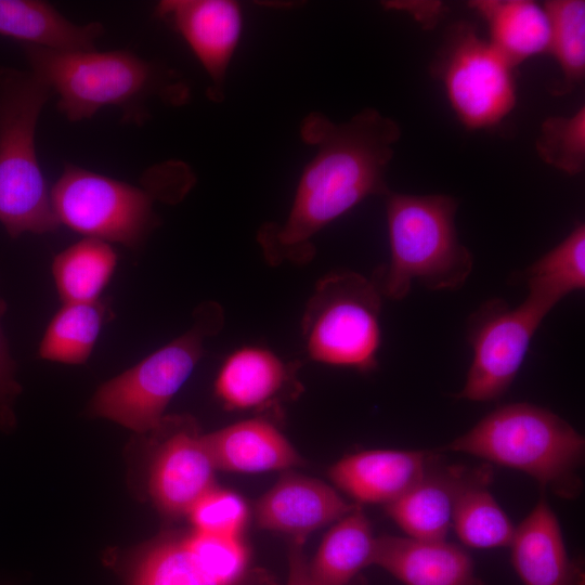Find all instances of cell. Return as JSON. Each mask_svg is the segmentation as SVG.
Wrapping results in <instances>:
<instances>
[{
  "mask_svg": "<svg viewBox=\"0 0 585 585\" xmlns=\"http://www.w3.org/2000/svg\"><path fill=\"white\" fill-rule=\"evenodd\" d=\"M398 123L366 108L343 123L314 113L302 122L301 136L317 147L300 177L283 223H265L258 243L271 264L307 263L314 236L366 197L387 195L386 171L400 138Z\"/></svg>",
  "mask_w": 585,
  "mask_h": 585,
  "instance_id": "6da1fadb",
  "label": "cell"
},
{
  "mask_svg": "<svg viewBox=\"0 0 585 585\" xmlns=\"http://www.w3.org/2000/svg\"><path fill=\"white\" fill-rule=\"evenodd\" d=\"M443 450L522 471L566 499L576 498L582 491L577 471L584 460V437L559 415L537 405L497 407Z\"/></svg>",
  "mask_w": 585,
  "mask_h": 585,
  "instance_id": "7a4b0ae2",
  "label": "cell"
},
{
  "mask_svg": "<svg viewBox=\"0 0 585 585\" xmlns=\"http://www.w3.org/2000/svg\"><path fill=\"white\" fill-rule=\"evenodd\" d=\"M386 197L390 260L373 281L379 292L401 300L414 281L431 290L460 287L473 261L457 237L455 198L391 192Z\"/></svg>",
  "mask_w": 585,
  "mask_h": 585,
  "instance_id": "3957f363",
  "label": "cell"
},
{
  "mask_svg": "<svg viewBox=\"0 0 585 585\" xmlns=\"http://www.w3.org/2000/svg\"><path fill=\"white\" fill-rule=\"evenodd\" d=\"M53 95L32 72L0 66V223L12 238L61 225L35 143L39 116Z\"/></svg>",
  "mask_w": 585,
  "mask_h": 585,
  "instance_id": "277c9868",
  "label": "cell"
},
{
  "mask_svg": "<svg viewBox=\"0 0 585 585\" xmlns=\"http://www.w3.org/2000/svg\"><path fill=\"white\" fill-rule=\"evenodd\" d=\"M32 72L53 94L72 122L89 119L106 106H117L132 120L144 116L145 101L159 93L157 68L127 50L54 51L23 44Z\"/></svg>",
  "mask_w": 585,
  "mask_h": 585,
  "instance_id": "5b68a950",
  "label": "cell"
},
{
  "mask_svg": "<svg viewBox=\"0 0 585 585\" xmlns=\"http://www.w3.org/2000/svg\"><path fill=\"white\" fill-rule=\"evenodd\" d=\"M223 323L219 303L202 302L184 334L104 382L90 401L89 414L138 433L157 431L169 402L203 356L206 339L219 333Z\"/></svg>",
  "mask_w": 585,
  "mask_h": 585,
  "instance_id": "8992f818",
  "label": "cell"
},
{
  "mask_svg": "<svg viewBox=\"0 0 585 585\" xmlns=\"http://www.w3.org/2000/svg\"><path fill=\"white\" fill-rule=\"evenodd\" d=\"M380 309L381 294L373 281L351 271L324 276L301 322L309 356L332 366L374 369L381 344Z\"/></svg>",
  "mask_w": 585,
  "mask_h": 585,
  "instance_id": "52a82bcc",
  "label": "cell"
},
{
  "mask_svg": "<svg viewBox=\"0 0 585 585\" xmlns=\"http://www.w3.org/2000/svg\"><path fill=\"white\" fill-rule=\"evenodd\" d=\"M155 199L161 197L151 179L140 187L70 164L51 188L60 224L86 237L131 249L141 246L158 223Z\"/></svg>",
  "mask_w": 585,
  "mask_h": 585,
  "instance_id": "ba28073f",
  "label": "cell"
},
{
  "mask_svg": "<svg viewBox=\"0 0 585 585\" xmlns=\"http://www.w3.org/2000/svg\"><path fill=\"white\" fill-rule=\"evenodd\" d=\"M434 68L468 129L494 127L515 107V67L468 24L451 30Z\"/></svg>",
  "mask_w": 585,
  "mask_h": 585,
  "instance_id": "9c48e42d",
  "label": "cell"
},
{
  "mask_svg": "<svg viewBox=\"0 0 585 585\" xmlns=\"http://www.w3.org/2000/svg\"><path fill=\"white\" fill-rule=\"evenodd\" d=\"M545 313L526 302L509 308L493 299L468 321L467 338L472 362L465 385L456 395L473 402L498 400L511 386Z\"/></svg>",
  "mask_w": 585,
  "mask_h": 585,
  "instance_id": "30bf717a",
  "label": "cell"
},
{
  "mask_svg": "<svg viewBox=\"0 0 585 585\" xmlns=\"http://www.w3.org/2000/svg\"><path fill=\"white\" fill-rule=\"evenodd\" d=\"M155 14L185 40L208 74L210 98L222 100L226 70L242 34L239 4L231 0H164Z\"/></svg>",
  "mask_w": 585,
  "mask_h": 585,
  "instance_id": "8fae6325",
  "label": "cell"
},
{
  "mask_svg": "<svg viewBox=\"0 0 585 585\" xmlns=\"http://www.w3.org/2000/svg\"><path fill=\"white\" fill-rule=\"evenodd\" d=\"M216 467L190 420L159 446L150 472V493L160 511L170 517L187 515L196 502L216 486Z\"/></svg>",
  "mask_w": 585,
  "mask_h": 585,
  "instance_id": "7c38bea8",
  "label": "cell"
},
{
  "mask_svg": "<svg viewBox=\"0 0 585 585\" xmlns=\"http://www.w3.org/2000/svg\"><path fill=\"white\" fill-rule=\"evenodd\" d=\"M478 470L479 466L444 464L437 455L418 482L385 510L408 537L444 541L457 500Z\"/></svg>",
  "mask_w": 585,
  "mask_h": 585,
  "instance_id": "4fadbf2b",
  "label": "cell"
},
{
  "mask_svg": "<svg viewBox=\"0 0 585 585\" xmlns=\"http://www.w3.org/2000/svg\"><path fill=\"white\" fill-rule=\"evenodd\" d=\"M435 456L428 451H362L339 459L328 474L359 504L386 506L417 483Z\"/></svg>",
  "mask_w": 585,
  "mask_h": 585,
  "instance_id": "5bb4252c",
  "label": "cell"
},
{
  "mask_svg": "<svg viewBox=\"0 0 585 585\" xmlns=\"http://www.w3.org/2000/svg\"><path fill=\"white\" fill-rule=\"evenodd\" d=\"M354 506L321 480L288 473L257 502L256 520L262 529L306 538L309 533L339 520Z\"/></svg>",
  "mask_w": 585,
  "mask_h": 585,
  "instance_id": "9a60e30c",
  "label": "cell"
},
{
  "mask_svg": "<svg viewBox=\"0 0 585 585\" xmlns=\"http://www.w3.org/2000/svg\"><path fill=\"white\" fill-rule=\"evenodd\" d=\"M370 564L385 569L404 585H484L476 575L470 555L446 540L376 537Z\"/></svg>",
  "mask_w": 585,
  "mask_h": 585,
  "instance_id": "2e32d148",
  "label": "cell"
},
{
  "mask_svg": "<svg viewBox=\"0 0 585 585\" xmlns=\"http://www.w3.org/2000/svg\"><path fill=\"white\" fill-rule=\"evenodd\" d=\"M509 546L524 585H584L581 563L570 558L559 520L544 498L516 528Z\"/></svg>",
  "mask_w": 585,
  "mask_h": 585,
  "instance_id": "e0dca14e",
  "label": "cell"
},
{
  "mask_svg": "<svg viewBox=\"0 0 585 585\" xmlns=\"http://www.w3.org/2000/svg\"><path fill=\"white\" fill-rule=\"evenodd\" d=\"M203 438L216 469L255 473L302 463L287 438L262 418L242 420Z\"/></svg>",
  "mask_w": 585,
  "mask_h": 585,
  "instance_id": "ac0fdd59",
  "label": "cell"
},
{
  "mask_svg": "<svg viewBox=\"0 0 585 585\" xmlns=\"http://www.w3.org/2000/svg\"><path fill=\"white\" fill-rule=\"evenodd\" d=\"M292 378V367L269 349L246 346L222 363L214 393L229 410H258L273 402Z\"/></svg>",
  "mask_w": 585,
  "mask_h": 585,
  "instance_id": "d6986e66",
  "label": "cell"
},
{
  "mask_svg": "<svg viewBox=\"0 0 585 585\" xmlns=\"http://www.w3.org/2000/svg\"><path fill=\"white\" fill-rule=\"evenodd\" d=\"M99 22L78 25L38 0H0V35L54 51H94L103 35Z\"/></svg>",
  "mask_w": 585,
  "mask_h": 585,
  "instance_id": "ffe728a7",
  "label": "cell"
},
{
  "mask_svg": "<svg viewBox=\"0 0 585 585\" xmlns=\"http://www.w3.org/2000/svg\"><path fill=\"white\" fill-rule=\"evenodd\" d=\"M469 6L486 23L491 44L515 67L549 49L550 23L531 0H474Z\"/></svg>",
  "mask_w": 585,
  "mask_h": 585,
  "instance_id": "44dd1931",
  "label": "cell"
},
{
  "mask_svg": "<svg viewBox=\"0 0 585 585\" xmlns=\"http://www.w3.org/2000/svg\"><path fill=\"white\" fill-rule=\"evenodd\" d=\"M376 537L360 504L336 521L324 536L311 563L313 585H351L370 566Z\"/></svg>",
  "mask_w": 585,
  "mask_h": 585,
  "instance_id": "7402d4cb",
  "label": "cell"
},
{
  "mask_svg": "<svg viewBox=\"0 0 585 585\" xmlns=\"http://www.w3.org/2000/svg\"><path fill=\"white\" fill-rule=\"evenodd\" d=\"M493 474L490 463L480 465L454 510L452 528L460 542L471 548L506 547L515 534L516 526L489 490Z\"/></svg>",
  "mask_w": 585,
  "mask_h": 585,
  "instance_id": "603a6c76",
  "label": "cell"
},
{
  "mask_svg": "<svg viewBox=\"0 0 585 585\" xmlns=\"http://www.w3.org/2000/svg\"><path fill=\"white\" fill-rule=\"evenodd\" d=\"M118 256L109 243L84 237L57 253L52 275L63 303L95 302L108 285Z\"/></svg>",
  "mask_w": 585,
  "mask_h": 585,
  "instance_id": "cb8c5ba5",
  "label": "cell"
},
{
  "mask_svg": "<svg viewBox=\"0 0 585 585\" xmlns=\"http://www.w3.org/2000/svg\"><path fill=\"white\" fill-rule=\"evenodd\" d=\"M526 302L545 313L585 286V226L578 223L526 271Z\"/></svg>",
  "mask_w": 585,
  "mask_h": 585,
  "instance_id": "d4e9b609",
  "label": "cell"
},
{
  "mask_svg": "<svg viewBox=\"0 0 585 585\" xmlns=\"http://www.w3.org/2000/svg\"><path fill=\"white\" fill-rule=\"evenodd\" d=\"M106 317L107 307L101 299L63 303L46 328L38 355L42 360L69 365L86 363Z\"/></svg>",
  "mask_w": 585,
  "mask_h": 585,
  "instance_id": "484cf974",
  "label": "cell"
},
{
  "mask_svg": "<svg viewBox=\"0 0 585 585\" xmlns=\"http://www.w3.org/2000/svg\"><path fill=\"white\" fill-rule=\"evenodd\" d=\"M128 585H223L187 548L184 537L166 538L144 549L132 563Z\"/></svg>",
  "mask_w": 585,
  "mask_h": 585,
  "instance_id": "4316f807",
  "label": "cell"
},
{
  "mask_svg": "<svg viewBox=\"0 0 585 585\" xmlns=\"http://www.w3.org/2000/svg\"><path fill=\"white\" fill-rule=\"evenodd\" d=\"M550 23L548 51L562 73L558 92L564 93L583 81L585 76V2L550 0L543 4Z\"/></svg>",
  "mask_w": 585,
  "mask_h": 585,
  "instance_id": "83f0119b",
  "label": "cell"
},
{
  "mask_svg": "<svg viewBox=\"0 0 585 585\" xmlns=\"http://www.w3.org/2000/svg\"><path fill=\"white\" fill-rule=\"evenodd\" d=\"M538 156L551 167L570 176L585 167V107L568 117H549L536 140Z\"/></svg>",
  "mask_w": 585,
  "mask_h": 585,
  "instance_id": "f1b7e54d",
  "label": "cell"
},
{
  "mask_svg": "<svg viewBox=\"0 0 585 585\" xmlns=\"http://www.w3.org/2000/svg\"><path fill=\"white\" fill-rule=\"evenodd\" d=\"M184 542L202 567L223 585H244L250 554L240 537L194 531Z\"/></svg>",
  "mask_w": 585,
  "mask_h": 585,
  "instance_id": "f546056e",
  "label": "cell"
},
{
  "mask_svg": "<svg viewBox=\"0 0 585 585\" xmlns=\"http://www.w3.org/2000/svg\"><path fill=\"white\" fill-rule=\"evenodd\" d=\"M187 516L197 532L239 537L248 520V507L239 494L216 485Z\"/></svg>",
  "mask_w": 585,
  "mask_h": 585,
  "instance_id": "4dcf8cb0",
  "label": "cell"
},
{
  "mask_svg": "<svg viewBox=\"0 0 585 585\" xmlns=\"http://www.w3.org/2000/svg\"><path fill=\"white\" fill-rule=\"evenodd\" d=\"M6 308L5 300L0 296V428L11 431L16 425L14 405L22 387L16 379V364L2 329Z\"/></svg>",
  "mask_w": 585,
  "mask_h": 585,
  "instance_id": "1f68e13d",
  "label": "cell"
},
{
  "mask_svg": "<svg viewBox=\"0 0 585 585\" xmlns=\"http://www.w3.org/2000/svg\"><path fill=\"white\" fill-rule=\"evenodd\" d=\"M304 538H294L290 545L287 585H313L309 575L308 561L303 554Z\"/></svg>",
  "mask_w": 585,
  "mask_h": 585,
  "instance_id": "d6a6232c",
  "label": "cell"
},
{
  "mask_svg": "<svg viewBox=\"0 0 585 585\" xmlns=\"http://www.w3.org/2000/svg\"><path fill=\"white\" fill-rule=\"evenodd\" d=\"M360 585H362V584H360Z\"/></svg>",
  "mask_w": 585,
  "mask_h": 585,
  "instance_id": "836d02e7",
  "label": "cell"
}]
</instances>
